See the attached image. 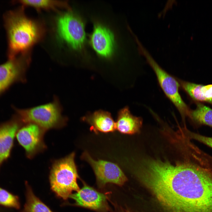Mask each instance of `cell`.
<instances>
[{"label": "cell", "mask_w": 212, "mask_h": 212, "mask_svg": "<svg viewBox=\"0 0 212 212\" xmlns=\"http://www.w3.org/2000/svg\"><path fill=\"white\" fill-rule=\"evenodd\" d=\"M174 165L148 159L139 177L168 212H212V173L195 156Z\"/></svg>", "instance_id": "1"}, {"label": "cell", "mask_w": 212, "mask_h": 212, "mask_svg": "<svg viewBox=\"0 0 212 212\" xmlns=\"http://www.w3.org/2000/svg\"><path fill=\"white\" fill-rule=\"evenodd\" d=\"M3 19L7 40L8 59L20 54H26L41 37L42 30L40 26L26 16L23 6L6 12Z\"/></svg>", "instance_id": "2"}, {"label": "cell", "mask_w": 212, "mask_h": 212, "mask_svg": "<svg viewBox=\"0 0 212 212\" xmlns=\"http://www.w3.org/2000/svg\"><path fill=\"white\" fill-rule=\"evenodd\" d=\"M75 153L57 161L52 168L49 176L51 188L57 196L66 200L73 191L80 190L79 178L75 163Z\"/></svg>", "instance_id": "3"}, {"label": "cell", "mask_w": 212, "mask_h": 212, "mask_svg": "<svg viewBox=\"0 0 212 212\" xmlns=\"http://www.w3.org/2000/svg\"><path fill=\"white\" fill-rule=\"evenodd\" d=\"M138 44L140 54L144 57L153 69L166 96L175 107L183 118L189 116L191 109L183 100L179 93L180 86L178 79L162 69L141 43Z\"/></svg>", "instance_id": "4"}, {"label": "cell", "mask_w": 212, "mask_h": 212, "mask_svg": "<svg viewBox=\"0 0 212 212\" xmlns=\"http://www.w3.org/2000/svg\"><path fill=\"white\" fill-rule=\"evenodd\" d=\"M55 26L57 35L59 40L75 50L82 49L86 35L84 23L79 16L68 10L58 16Z\"/></svg>", "instance_id": "5"}, {"label": "cell", "mask_w": 212, "mask_h": 212, "mask_svg": "<svg viewBox=\"0 0 212 212\" xmlns=\"http://www.w3.org/2000/svg\"><path fill=\"white\" fill-rule=\"evenodd\" d=\"M19 119L24 122H31L43 128L56 127L64 121L62 108L57 97L50 102L25 109H16Z\"/></svg>", "instance_id": "6"}, {"label": "cell", "mask_w": 212, "mask_h": 212, "mask_svg": "<svg viewBox=\"0 0 212 212\" xmlns=\"http://www.w3.org/2000/svg\"><path fill=\"white\" fill-rule=\"evenodd\" d=\"M82 158L91 165L100 186L110 183L122 186L127 178L120 167L114 163L102 160H96L87 151L83 153Z\"/></svg>", "instance_id": "7"}, {"label": "cell", "mask_w": 212, "mask_h": 212, "mask_svg": "<svg viewBox=\"0 0 212 212\" xmlns=\"http://www.w3.org/2000/svg\"><path fill=\"white\" fill-rule=\"evenodd\" d=\"M29 59L27 54H21L0 64V95L14 83L25 80Z\"/></svg>", "instance_id": "8"}, {"label": "cell", "mask_w": 212, "mask_h": 212, "mask_svg": "<svg viewBox=\"0 0 212 212\" xmlns=\"http://www.w3.org/2000/svg\"><path fill=\"white\" fill-rule=\"evenodd\" d=\"M90 40L92 48L100 56L107 57L112 54L115 44V37L112 32L107 27L101 24H95Z\"/></svg>", "instance_id": "9"}, {"label": "cell", "mask_w": 212, "mask_h": 212, "mask_svg": "<svg viewBox=\"0 0 212 212\" xmlns=\"http://www.w3.org/2000/svg\"><path fill=\"white\" fill-rule=\"evenodd\" d=\"M69 198L74 200L78 206L99 211L106 210L107 208V196L86 184Z\"/></svg>", "instance_id": "10"}, {"label": "cell", "mask_w": 212, "mask_h": 212, "mask_svg": "<svg viewBox=\"0 0 212 212\" xmlns=\"http://www.w3.org/2000/svg\"><path fill=\"white\" fill-rule=\"evenodd\" d=\"M39 127L35 124L30 123L21 128L17 133L18 142L29 154L34 152L40 144L42 132Z\"/></svg>", "instance_id": "11"}, {"label": "cell", "mask_w": 212, "mask_h": 212, "mask_svg": "<svg viewBox=\"0 0 212 212\" xmlns=\"http://www.w3.org/2000/svg\"><path fill=\"white\" fill-rule=\"evenodd\" d=\"M18 127L14 121L0 125V167L10 155Z\"/></svg>", "instance_id": "12"}, {"label": "cell", "mask_w": 212, "mask_h": 212, "mask_svg": "<svg viewBox=\"0 0 212 212\" xmlns=\"http://www.w3.org/2000/svg\"><path fill=\"white\" fill-rule=\"evenodd\" d=\"M178 79L180 87L195 102H206L212 105V84L203 85Z\"/></svg>", "instance_id": "13"}, {"label": "cell", "mask_w": 212, "mask_h": 212, "mask_svg": "<svg viewBox=\"0 0 212 212\" xmlns=\"http://www.w3.org/2000/svg\"><path fill=\"white\" fill-rule=\"evenodd\" d=\"M83 120L90 124V129L96 133L114 132L116 130L115 122L110 114L107 112L98 111L83 118Z\"/></svg>", "instance_id": "14"}, {"label": "cell", "mask_w": 212, "mask_h": 212, "mask_svg": "<svg viewBox=\"0 0 212 212\" xmlns=\"http://www.w3.org/2000/svg\"><path fill=\"white\" fill-rule=\"evenodd\" d=\"M142 124V118L132 115L126 107L118 113L116 130L123 134H133L139 132Z\"/></svg>", "instance_id": "15"}, {"label": "cell", "mask_w": 212, "mask_h": 212, "mask_svg": "<svg viewBox=\"0 0 212 212\" xmlns=\"http://www.w3.org/2000/svg\"><path fill=\"white\" fill-rule=\"evenodd\" d=\"M195 109L191 110L189 117L198 125H205L212 127V109L202 103L195 102Z\"/></svg>", "instance_id": "16"}, {"label": "cell", "mask_w": 212, "mask_h": 212, "mask_svg": "<svg viewBox=\"0 0 212 212\" xmlns=\"http://www.w3.org/2000/svg\"><path fill=\"white\" fill-rule=\"evenodd\" d=\"M26 185V202L21 212H53L35 195L27 183Z\"/></svg>", "instance_id": "17"}, {"label": "cell", "mask_w": 212, "mask_h": 212, "mask_svg": "<svg viewBox=\"0 0 212 212\" xmlns=\"http://www.w3.org/2000/svg\"><path fill=\"white\" fill-rule=\"evenodd\" d=\"M24 6H29L37 10L54 9L58 8H64L70 10L68 4L65 1L57 0H18L15 1Z\"/></svg>", "instance_id": "18"}, {"label": "cell", "mask_w": 212, "mask_h": 212, "mask_svg": "<svg viewBox=\"0 0 212 212\" xmlns=\"http://www.w3.org/2000/svg\"><path fill=\"white\" fill-rule=\"evenodd\" d=\"M0 206L19 209L20 204L18 197L0 186Z\"/></svg>", "instance_id": "19"}, {"label": "cell", "mask_w": 212, "mask_h": 212, "mask_svg": "<svg viewBox=\"0 0 212 212\" xmlns=\"http://www.w3.org/2000/svg\"><path fill=\"white\" fill-rule=\"evenodd\" d=\"M192 139H195L212 148V137H206L198 134L189 132Z\"/></svg>", "instance_id": "20"}, {"label": "cell", "mask_w": 212, "mask_h": 212, "mask_svg": "<svg viewBox=\"0 0 212 212\" xmlns=\"http://www.w3.org/2000/svg\"><path fill=\"white\" fill-rule=\"evenodd\" d=\"M124 212L123 211H121V212Z\"/></svg>", "instance_id": "21"}, {"label": "cell", "mask_w": 212, "mask_h": 212, "mask_svg": "<svg viewBox=\"0 0 212 212\" xmlns=\"http://www.w3.org/2000/svg\"><path fill=\"white\" fill-rule=\"evenodd\" d=\"M0 212H1V210L0 209Z\"/></svg>", "instance_id": "22"}]
</instances>
